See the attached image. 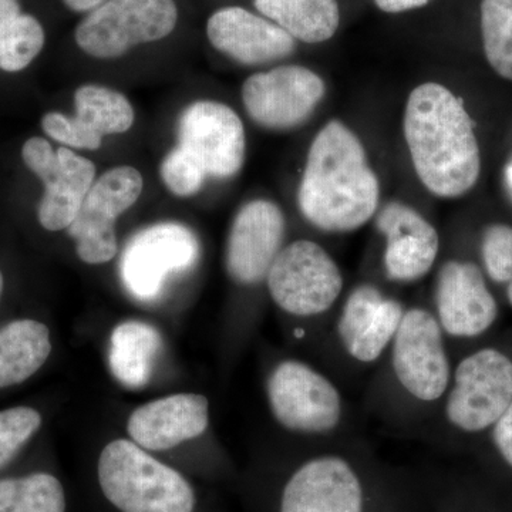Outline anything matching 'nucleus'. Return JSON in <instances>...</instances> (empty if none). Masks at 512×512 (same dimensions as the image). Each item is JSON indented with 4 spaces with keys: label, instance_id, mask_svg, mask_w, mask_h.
<instances>
[{
    "label": "nucleus",
    "instance_id": "1",
    "mask_svg": "<svg viewBox=\"0 0 512 512\" xmlns=\"http://www.w3.org/2000/svg\"><path fill=\"white\" fill-rule=\"evenodd\" d=\"M379 198V180L362 141L342 121H329L316 134L303 171V217L320 231L346 234L375 217Z\"/></svg>",
    "mask_w": 512,
    "mask_h": 512
},
{
    "label": "nucleus",
    "instance_id": "2",
    "mask_svg": "<svg viewBox=\"0 0 512 512\" xmlns=\"http://www.w3.org/2000/svg\"><path fill=\"white\" fill-rule=\"evenodd\" d=\"M404 137L414 170L431 194L458 198L477 184L481 156L474 123L447 87L424 83L410 93Z\"/></svg>",
    "mask_w": 512,
    "mask_h": 512
},
{
    "label": "nucleus",
    "instance_id": "3",
    "mask_svg": "<svg viewBox=\"0 0 512 512\" xmlns=\"http://www.w3.org/2000/svg\"><path fill=\"white\" fill-rule=\"evenodd\" d=\"M101 491L121 512H194L188 481L130 440H114L99 458Z\"/></svg>",
    "mask_w": 512,
    "mask_h": 512
},
{
    "label": "nucleus",
    "instance_id": "4",
    "mask_svg": "<svg viewBox=\"0 0 512 512\" xmlns=\"http://www.w3.org/2000/svg\"><path fill=\"white\" fill-rule=\"evenodd\" d=\"M266 397L276 423L303 436L332 434L345 412L338 386L302 360H284L272 369Z\"/></svg>",
    "mask_w": 512,
    "mask_h": 512
},
{
    "label": "nucleus",
    "instance_id": "5",
    "mask_svg": "<svg viewBox=\"0 0 512 512\" xmlns=\"http://www.w3.org/2000/svg\"><path fill=\"white\" fill-rule=\"evenodd\" d=\"M265 281L275 305L296 318L325 315L343 291L339 265L325 248L309 239L282 248Z\"/></svg>",
    "mask_w": 512,
    "mask_h": 512
},
{
    "label": "nucleus",
    "instance_id": "6",
    "mask_svg": "<svg viewBox=\"0 0 512 512\" xmlns=\"http://www.w3.org/2000/svg\"><path fill=\"white\" fill-rule=\"evenodd\" d=\"M387 353L397 383L414 400L430 404L446 396L453 373L446 335L433 311L406 309Z\"/></svg>",
    "mask_w": 512,
    "mask_h": 512
},
{
    "label": "nucleus",
    "instance_id": "7",
    "mask_svg": "<svg viewBox=\"0 0 512 512\" xmlns=\"http://www.w3.org/2000/svg\"><path fill=\"white\" fill-rule=\"evenodd\" d=\"M446 396L444 412L454 429L480 433L494 427L512 402V360L493 348L464 357Z\"/></svg>",
    "mask_w": 512,
    "mask_h": 512
},
{
    "label": "nucleus",
    "instance_id": "8",
    "mask_svg": "<svg viewBox=\"0 0 512 512\" xmlns=\"http://www.w3.org/2000/svg\"><path fill=\"white\" fill-rule=\"evenodd\" d=\"M200 252L197 235L185 225H151L127 242L120 259L121 282L137 301H156L171 276L194 268Z\"/></svg>",
    "mask_w": 512,
    "mask_h": 512
},
{
    "label": "nucleus",
    "instance_id": "9",
    "mask_svg": "<svg viewBox=\"0 0 512 512\" xmlns=\"http://www.w3.org/2000/svg\"><path fill=\"white\" fill-rule=\"evenodd\" d=\"M177 19L174 0H107L77 26L76 42L87 55L116 59L131 47L164 39Z\"/></svg>",
    "mask_w": 512,
    "mask_h": 512
},
{
    "label": "nucleus",
    "instance_id": "10",
    "mask_svg": "<svg viewBox=\"0 0 512 512\" xmlns=\"http://www.w3.org/2000/svg\"><path fill=\"white\" fill-rule=\"evenodd\" d=\"M143 185V175L128 165L111 168L94 181L76 220L67 228L84 264H107L116 256L119 245L114 225L136 204Z\"/></svg>",
    "mask_w": 512,
    "mask_h": 512
},
{
    "label": "nucleus",
    "instance_id": "11",
    "mask_svg": "<svg viewBox=\"0 0 512 512\" xmlns=\"http://www.w3.org/2000/svg\"><path fill=\"white\" fill-rule=\"evenodd\" d=\"M22 158L45 185L37 211L40 225L52 232L69 228L94 184L96 165L70 148L53 150L42 137L29 138L23 144Z\"/></svg>",
    "mask_w": 512,
    "mask_h": 512
},
{
    "label": "nucleus",
    "instance_id": "12",
    "mask_svg": "<svg viewBox=\"0 0 512 512\" xmlns=\"http://www.w3.org/2000/svg\"><path fill=\"white\" fill-rule=\"evenodd\" d=\"M325 93L322 77L312 70L282 66L248 77L242 86V101L259 126L289 130L312 116Z\"/></svg>",
    "mask_w": 512,
    "mask_h": 512
},
{
    "label": "nucleus",
    "instance_id": "13",
    "mask_svg": "<svg viewBox=\"0 0 512 512\" xmlns=\"http://www.w3.org/2000/svg\"><path fill=\"white\" fill-rule=\"evenodd\" d=\"M178 147L210 177L229 178L245 160V128L231 107L197 101L178 120Z\"/></svg>",
    "mask_w": 512,
    "mask_h": 512
},
{
    "label": "nucleus",
    "instance_id": "14",
    "mask_svg": "<svg viewBox=\"0 0 512 512\" xmlns=\"http://www.w3.org/2000/svg\"><path fill=\"white\" fill-rule=\"evenodd\" d=\"M284 212L272 201L245 204L232 221L225 265L235 284L254 286L265 281L284 242Z\"/></svg>",
    "mask_w": 512,
    "mask_h": 512
},
{
    "label": "nucleus",
    "instance_id": "15",
    "mask_svg": "<svg viewBox=\"0 0 512 512\" xmlns=\"http://www.w3.org/2000/svg\"><path fill=\"white\" fill-rule=\"evenodd\" d=\"M433 313L444 335L470 339L494 325L498 305L476 264L448 261L437 275Z\"/></svg>",
    "mask_w": 512,
    "mask_h": 512
},
{
    "label": "nucleus",
    "instance_id": "16",
    "mask_svg": "<svg viewBox=\"0 0 512 512\" xmlns=\"http://www.w3.org/2000/svg\"><path fill=\"white\" fill-rule=\"evenodd\" d=\"M406 308L377 286H356L343 302L336 335L343 350L362 365L375 363L389 352Z\"/></svg>",
    "mask_w": 512,
    "mask_h": 512
},
{
    "label": "nucleus",
    "instance_id": "17",
    "mask_svg": "<svg viewBox=\"0 0 512 512\" xmlns=\"http://www.w3.org/2000/svg\"><path fill=\"white\" fill-rule=\"evenodd\" d=\"M281 512H365L362 481L343 457L312 458L286 483Z\"/></svg>",
    "mask_w": 512,
    "mask_h": 512
},
{
    "label": "nucleus",
    "instance_id": "18",
    "mask_svg": "<svg viewBox=\"0 0 512 512\" xmlns=\"http://www.w3.org/2000/svg\"><path fill=\"white\" fill-rule=\"evenodd\" d=\"M76 113H47L42 128L64 146L97 150L104 136L126 133L134 123V110L124 94L109 87L87 84L74 94Z\"/></svg>",
    "mask_w": 512,
    "mask_h": 512
},
{
    "label": "nucleus",
    "instance_id": "19",
    "mask_svg": "<svg viewBox=\"0 0 512 512\" xmlns=\"http://www.w3.org/2000/svg\"><path fill=\"white\" fill-rule=\"evenodd\" d=\"M376 228L386 242L383 265L390 281L413 284L433 269L440 251L439 232L420 212L403 202H390L377 214Z\"/></svg>",
    "mask_w": 512,
    "mask_h": 512
},
{
    "label": "nucleus",
    "instance_id": "20",
    "mask_svg": "<svg viewBox=\"0 0 512 512\" xmlns=\"http://www.w3.org/2000/svg\"><path fill=\"white\" fill-rule=\"evenodd\" d=\"M208 424L207 397L180 393L137 407L128 417L127 433L144 450L164 451L202 436Z\"/></svg>",
    "mask_w": 512,
    "mask_h": 512
},
{
    "label": "nucleus",
    "instance_id": "21",
    "mask_svg": "<svg viewBox=\"0 0 512 512\" xmlns=\"http://www.w3.org/2000/svg\"><path fill=\"white\" fill-rule=\"evenodd\" d=\"M207 35L215 49L247 66L284 59L296 47L295 39L284 29L235 6L211 16Z\"/></svg>",
    "mask_w": 512,
    "mask_h": 512
},
{
    "label": "nucleus",
    "instance_id": "22",
    "mask_svg": "<svg viewBox=\"0 0 512 512\" xmlns=\"http://www.w3.org/2000/svg\"><path fill=\"white\" fill-rule=\"evenodd\" d=\"M161 350L158 330L143 320H126L111 332V373L127 389H141L150 382Z\"/></svg>",
    "mask_w": 512,
    "mask_h": 512
},
{
    "label": "nucleus",
    "instance_id": "23",
    "mask_svg": "<svg viewBox=\"0 0 512 512\" xmlns=\"http://www.w3.org/2000/svg\"><path fill=\"white\" fill-rule=\"evenodd\" d=\"M52 353L50 330L33 319L10 322L0 329V389L26 382Z\"/></svg>",
    "mask_w": 512,
    "mask_h": 512
},
{
    "label": "nucleus",
    "instance_id": "24",
    "mask_svg": "<svg viewBox=\"0 0 512 512\" xmlns=\"http://www.w3.org/2000/svg\"><path fill=\"white\" fill-rule=\"evenodd\" d=\"M255 8L305 43L326 42L339 28L336 0H255Z\"/></svg>",
    "mask_w": 512,
    "mask_h": 512
},
{
    "label": "nucleus",
    "instance_id": "25",
    "mask_svg": "<svg viewBox=\"0 0 512 512\" xmlns=\"http://www.w3.org/2000/svg\"><path fill=\"white\" fill-rule=\"evenodd\" d=\"M0 512H66L63 485L47 473L0 480Z\"/></svg>",
    "mask_w": 512,
    "mask_h": 512
},
{
    "label": "nucleus",
    "instance_id": "26",
    "mask_svg": "<svg viewBox=\"0 0 512 512\" xmlns=\"http://www.w3.org/2000/svg\"><path fill=\"white\" fill-rule=\"evenodd\" d=\"M481 33L488 63L512 82V0L481 2Z\"/></svg>",
    "mask_w": 512,
    "mask_h": 512
},
{
    "label": "nucleus",
    "instance_id": "27",
    "mask_svg": "<svg viewBox=\"0 0 512 512\" xmlns=\"http://www.w3.org/2000/svg\"><path fill=\"white\" fill-rule=\"evenodd\" d=\"M45 46V30L39 20L20 15L0 33V69L16 73L26 69Z\"/></svg>",
    "mask_w": 512,
    "mask_h": 512
},
{
    "label": "nucleus",
    "instance_id": "28",
    "mask_svg": "<svg viewBox=\"0 0 512 512\" xmlns=\"http://www.w3.org/2000/svg\"><path fill=\"white\" fill-rule=\"evenodd\" d=\"M481 254L488 276L507 286L508 302L512 306V227L494 224L485 228Z\"/></svg>",
    "mask_w": 512,
    "mask_h": 512
},
{
    "label": "nucleus",
    "instance_id": "29",
    "mask_svg": "<svg viewBox=\"0 0 512 512\" xmlns=\"http://www.w3.org/2000/svg\"><path fill=\"white\" fill-rule=\"evenodd\" d=\"M40 426L42 416L30 407H13L0 412V468L19 453Z\"/></svg>",
    "mask_w": 512,
    "mask_h": 512
},
{
    "label": "nucleus",
    "instance_id": "30",
    "mask_svg": "<svg viewBox=\"0 0 512 512\" xmlns=\"http://www.w3.org/2000/svg\"><path fill=\"white\" fill-rule=\"evenodd\" d=\"M160 174L168 190L183 198L197 194L207 178L200 165L178 146L164 158Z\"/></svg>",
    "mask_w": 512,
    "mask_h": 512
},
{
    "label": "nucleus",
    "instance_id": "31",
    "mask_svg": "<svg viewBox=\"0 0 512 512\" xmlns=\"http://www.w3.org/2000/svg\"><path fill=\"white\" fill-rule=\"evenodd\" d=\"M493 440L501 457L512 467V402L501 419L494 424Z\"/></svg>",
    "mask_w": 512,
    "mask_h": 512
},
{
    "label": "nucleus",
    "instance_id": "32",
    "mask_svg": "<svg viewBox=\"0 0 512 512\" xmlns=\"http://www.w3.org/2000/svg\"><path fill=\"white\" fill-rule=\"evenodd\" d=\"M430 0H375L377 8L387 13H402L407 10L421 8Z\"/></svg>",
    "mask_w": 512,
    "mask_h": 512
},
{
    "label": "nucleus",
    "instance_id": "33",
    "mask_svg": "<svg viewBox=\"0 0 512 512\" xmlns=\"http://www.w3.org/2000/svg\"><path fill=\"white\" fill-rule=\"evenodd\" d=\"M20 15L18 0H0V33L5 32Z\"/></svg>",
    "mask_w": 512,
    "mask_h": 512
},
{
    "label": "nucleus",
    "instance_id": "34",
    "mask_svg": "<svg viewBox=\"0 0 512 512\" xmlns=\"http://www.w3.org/2000/svg\"><path fill=\"white\" fill-rule=\"evenodd\" d=\"M67 8L74 10V12H87V10H94L103 5L107 0H63Z\"/></svg>",
    "mask_w": 512,
    "mask_h": 512
},
{
    "label": "nucleus",
    "instance_id": "35",
    "mask_svg": "<svg viewBox=\"0 0 512 512\" xmlns=\"http://www.w3.org/2000/svg\"><path fill=\"white\" fill-rule=\"evenodd\" d=\"M505 177H507V183L512 190V163L508 165L507 171H505Z\"/></svg>",
    "mask_w": 512,
    "mask_h": 512
},
{
    "label": "nucleus",
    "instance_id": "36",
    "mask_svg": "<svg viewBox=\"0 0 512 512\" xmlns=\"http://www.w3.org/2000/svg\"><path fill=\"white\" fill-rule=\"evenodd\" d=\"M3 285H5V279H3L2 271H0V298H2Z\"/></svg>",
    "mask_w": 512,
    "mask_h": 512
}]
</instances>
